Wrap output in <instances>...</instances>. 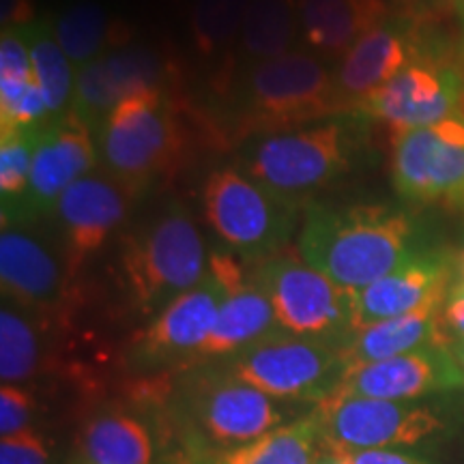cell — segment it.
<instances>
[{
	"label": "cell",
	"mask_w": 464,
	"mask_h": 464,
	"mask_svg": "<svg viewBox=\"0 0 464 464\" xmlns=\"http://www.w3.org/2000/svg\"><path fill=\"white\" fill-rule=\"evenodd\" d=\"M34 411H37V402L24 385H3L0 390V434L3 439L31 430Z\"/></svg>",
	"instance_id": "d6a6232c"
},
{
	"label": "cell",
	"mask_w": 464,
	"mask_h": 464,
	"mask_svg": "<svg viewBox=\"0 0 464 464\" xmlns=\"http://www.w3.org/2000/svg\"><path fill=\"white\" fill-rule=\"evenodd\" d=\"M0 9H3V14H0L3 31H7V28L26 26L37 20L31 0H3V7Z\"/></svg>",
	"instance_id": "8d00e7d4"
},
{
	"label": "cell",
	"mask_w": 464,
	"mask_h": 464,
	"mask_svg": "<svg viewBox=\"0 0 464 464\" xmlns=\"http://www.w3.org/2000/svg\"><path fill=\"white\" fill-rule=\"evenodd\" d=\"M464 110V75L440 52L417 58L359 106L357 114L381 121L392 131L417 130Z\"/></svg>",
	"instance_id": "7c38bea8"
},
{
	"label": "cell",
	"mask_w": 464,
	"mask_h": 464,
	"mask_svg": "<svg viewBox=\"0 0 464 464\" xmlns=\"http://www.w3.org/2000/svg\"><path fill=\"white\" fill-rule=\"evenodd\" d=\"M224 297V282L208 269L205 280L170 301L136 335L131 342V363L140 370H161L170 365L191 368L218 321Z\"/></svg>",
	"instance_id": "4fadbf2b"
},
{
	"label": "cell",
	"mask_w": 464,
	"mask_h": 464,
	"mask_svg": "<svg viewBox=\"0 0 464 464\" xmlns=\"http://www.w3.org/2000/svg\"><path fill=\"white\" fill-rule=\"evenodd\" d=\"M451 290H462L464 293V252L456 254V284Z\"/></svg>",
	"instance_id": "f35d334b"
},
{
	"label": "cell",
	"mask_w": 464,
	"mask_h": 464,
	"mask_svg": "<svg viewBox=\"0 0 464 464\" xmlns=\"http://www.w3.org/2000/svg\"><path fill=\"white\" fill-rule=\"evenodd\" d=\"M312 415L329 450L413 448L450 428L437 406L346 396L338 392L314 404Z\"/></svg>",
	"instance_id": "30bf717a"
},
{
	"label": "cell",
	"mask_w": 464,
	"mask_h": 464,
	"mask_svg": "<svg viewBox=\"0 0 464 464\" xmlns=\"http://www.w3.org/2000/svg\"><path fill=\"white\" fill-rule=\"evenodd\" d=\"M121 265L138 310L158 314L179 295L205 280L208 254L188 208L172 202L127 239Z\"/></svg>",
	"instance_id": "5b68a950"
},
{
	"label": "cell",
	"mask_w": 464,
	"mask_h": 464,
	"mask_svg": "<svg viewBox=\"0 0 464 464\" xmlns=\"http://www.w3.org/2000/svg\"><path fill=\"white\" fill-rule=\"evenodd\" d=\"M249 269L274 305L284 332L329 342L340 351L353 338V290L340 288L293 254H276L249 265Z\"/></svg>",
	"instance_id": "ba28073f"
},
{
	"label": "cell",
	"mask_w": 464,
	"mask_h": 464,
	"mask_svg": "<svg viewBox=\"0 0 464 464\" xmlns=\"http://www.w3.org/2000/svg\"><path fill=\"white\" fill-rule=\"evenodd\" d=\"M445 301H432L409 314L359 329L342 346L346 368L406 355V353L420 351L423 346L445 344L443 329H440V310H443Z\"/></svg>",
	"instance_id": "cb8c5ba5"
},
{
	"label": "cell",
	"mask_w": 464,
	"mask_h": 464,
	"mask_svg": "<svg viewBox=\"0 0 464 464\" xmlns=\"http://www.w3.org/2000/svg\"><path fill=\"white\" fill-rule=\"evenodd\" d=\"M321 464H351L346 460V458H342L338 454H334V451H329L327 456H324V460Z\"/></svg>",
	"instance_id": "60d3db41"
},
{
	"label": "cell",
	"mask_w": 464,
	"mask_h": 464,
	"mask_svg": "<svg viewBox=\"0 0 464 464\" xmlns=\"http://www.w3.org/2000/svg\"><path fill=\"white\" fill-rule=\"evenodd\" d=\"M448 351L451 359H454L458 370H460L462 374V381H464V340H451L448 342Z\"/></svg>",
	"instance_id": "74e56055"
},
{
	"label": "cell",
	"mask_w": 464,
	"mask_h": 464,
	"mask_svg": "<svg viewBox=\"0 0 464 464\" xmlns=\"http://www.w3.org/2000/svg\"><path fill=\"white\" fill-rule=\"evenodd\" d=\"M392 181L411 205L464 213V110L434 125L393 133Z\"/></svg>",
	"instance_id": "8fae6325"
},
{
	"label": "cell",
	"mask_w": 464,
	"mask_h": 464,
	"mask_svg": "<svg viewBox=\"0 0 464 464\" xmlns=\"http://www.w3.org/2000/svg\"><path fill=\"white\" fill-rule=\"evenodd\" d=\"M75 464H153L155 439L140 415L125 409L97 411L80 428Z\"/></svg>",
	"instance_id": "d4e9b609"
},
{
	"label": "cell",
	"mask_w": 464,
	"mask_h": 464,
	"mask_svg": "<svg viewBox=\"0 0 464 464\" xmlns=\"http://www.w3.org/2000/svg\"><path fill=\"white\" fill-rule=\"evenodd\" d=\"M387 17L385 0H299L301 39L316 56L342 58Z\"/></svg>",
	"instance_id": "7402d4cb"
},
{
	"label": "cell",
	"mask_w": 464,
	"mask_h": 464,
	"mask_svg": "<svg viewBox=\"0 0 464 464\" xmlns=\"http://www.w3.org/2000/svg\"><path fill=\"white\" fill-rule=\"evenodd\" d=\"M54 123L33 73L22 28L0 34V131L42 130Z\"/></svg>",
	"instance_id": "603a6c76"
},
{
	"label": "cell",
	"mask_w": 464,
	"mask_h": 464,
	"mask_svg": "<svg viewBox=\"0 0 464 464\" xmlns=\"http://www.w3.org/2000/svg\"><path fill=\"white\" fill-rule=\"evenodd\" d=\"M451 5H454L458 14H460L464 17V0H451Z\"/></svg>",
	"instance_id": "b9f144b4"
},
{
	"label": "cell",
	"mask_w": 464,
	"mask_h": 464,
	"mask_svg": "<svg viewBox=\"0 0 464 464\" xmlns=\"http://www.w3.org/2000/svg\"><path fill=\"white\" fill-rule=\"evenodd\" d=\"M42 130H20L0 133V213L3 228H15L24 205L28 181H31L33 160Z\"/></svg>",
	"instance_id": "4dcf8cb0"
},
{
	"label": "cell",
	"mask_w": 464,
	"mask_h": 464,
	"mask_svg": "<svg viewBox=\"0 0 464 464\" xmlns=\"http://www.w3.org/2000/svg\"><path fill=\"white\" fill-rule=\"evenodd\" d=\"M202 208L208 228L247 265L282 254L299 222V208L276 198L239 166H222L208 174Z\"/></svg>",
	"instance_id": "52a82bcc"
},
{
	"label": "cell",
	"mask_w": 464,
	"mask_h": 464,
	"mask_svg": "<svg viewBox=\"0 0 464 464\" xmlns=\"http://www.w3.org/2000/svg\"><path fill=\"white\" fill-rule=\"evenodd\" d=\"M420 230L392 205H318L305 208L299 254L344 290H362L420 256Z\"/></svg>",
	"instance_id": "6da1fadb"
},
{
	"label": "cell",
	"mask_w": 464,
	"mask_h": 464,
	"mask_svg": "<svg viewBox=\"0 0 464 464\" xmlns=\"http://www.w3.org/2000/svg\"><path fill=\"white\" fill-rule=\"evenodd\" d=\"M72 271L56 252L24 228H3L0 284L3 299L44 316L61 310Z\"/></svg>",
	"instance_id": "44dd1931"
},
{
	"label": "cell",
	"mask_w": 464,
	"mask_h": 464,
	"mask_svg": "<svg viewBox=\"0 0 464 464\" xmlns=\"http://www.w3.org/2000/svg\"><path fill=\"white\" fill-rule=\"evenodd\" d=\"M224 368L284 404H318L338 392L346 362L340 346L280 329L230 357Z\"/></svg>",
	"instance_id": "9c48e42d"
},
{
	"label": "cell",
	"mask_w": 464,
	"mask_h": 464,
	"mask_svg": "<svg viewBox=\"0 0 464 464\" xmlns=\"http://www.w3.org/2000/svg\"><path fill=\"white\" fill-rule=\"evenodd\" d=\"M430 39L417 22L387 17L340 58L334 69L335 89L344 112H357L372 92L409 67L417 58L434 52Z\"/></svg>",
	"instance_id": "5bb4252c"
},
{
	"label": "cell",
	"mask_w": 464,
	"mask_h": 464,
	"mask_svg": "<svg viewBox=\"0 0 464 464\" xmlns=\"http://www.w3.org/2000/svg\"><path fill=\"white\" fill-rule=\"evenodd\" d=\"M100 166L95 131L67 112L45 127L33 160L31 181L15 228L54 216L58 200L75 181Z\"/></svg>",
	"instance_id": "2e32d148"
},
{
	"label": "cell",
	"mask_w": 464,
	"mask_h": 464,
	"mask_svg": "<svg viewBox=\"0 0 464 464\" xmlns=\"http://www.w3.org/2000/svg\"><path fill=\"white\" fill-rule=\"evenodd\" d=\"M174 423L194 464H211L286 423L288 404L247 385L226 368L196 370L177 387Z\"/></svg>",
	"instance_id": "3957f363"
},
{
	"label": "cell",
	"mask_w": 464,
	"mask_h": 464,
	"mask_svg": "<svg viewBox=\"0 0 464 464\" xmlns=\"http://www.w3.org/2000/svg\"><path fill=\"white\" fill-rule=\"evenodd\" d=\"M456 284V254L421 252L390 276L353 290V323L355 332L368 324L409 314L417 307L445 301Z\"/></svg>",
	"instance_id": "ac0fdd59"
},
{
	"label": "cell",
	"mask_w": 464,
	"mask_h": 464,
	"mask_svg": "<svg viewBox=\"0 0 464 464\" xmlns=\"http://www.w3.org/2000/svg\"><path fill=\"white\" fill-rule=\"evenodd\" d=\"M402 3L417 5V7H432V5H443V3H451V0H402Z\"/></svg>",
	"instance_id": "ab89813d"
},
{
	"label": "cell",
	"mask_w": 464,
	"mask_h": 464,
	"mask_svg": "<svg viewBox=\"0 0 464 464\" xmlns=\"http://www.w3.org/2000/svg\"><path fill=\"white\" fill-rule=\"evenodd\" d=\"M249 0H196L191 37L202 56L213 58L237 45Z\"/></svg>",
	"instance_id": "1f68e13d"
},
{
	"label": "cell",
	"mask_w": 464,
	"mask_h": 464,
	"mask_svg": "<svg viewBox=\"0 0 464 464\" xmlns=\"http://www.w3.org/2000/svg\"><path fill=\"white\" fill-rule=\"evenodd\" d=\"M208 269L224 282L226 297L219 307L218 321L191 368L211 359L239 355L241 351L282 329L277 324L274 305L254 280L246 260L235 256L228 249H219L208 254Z\"/></svg>",
	"instance_id": "9a60e30c"
},
{
	"label": "cell",
	"mask_w": 464,
	"mask_h": 464,
	"mask_svg": "<svg viewBox=\"0 0 464 464\" xmlns=\"http://www.w3.org/2000/svg\"><path fill=\"white\" fill-rule=\"evenodd\" d=\"M365 121L362 114L346 112L295 130L249 136L239 150V168L301 211L355 168Z\"/></svg>",
	"instance_id": "7a4b0ae2"
},
{
	"label": "cell",
	"mask_w": 464,
	"mask_h": 464,
	"mask_svg": "<svg viewBox=\"0 0 464 464\" xmlns=\"http://www.w3.org/2000/svg\"><path fill=\"white\" fill-rule=\"evenodd\" d=\"M103 172L136 194L177 164L181 130L164 89H144L114 106L95 130Z\"/></svg>",
	"instance_id": "8992f818"
},
{
	"label": "cell",
	"mask_w": 464,
	"mask_h": 464,
	"mask_svg": "<svg viewBox=\"0 0 464 464\" xmlns=\"http://www.w3.org/2000/svg\"><path fill=\"white\" fill-rule=\"evenodd\" d=\"M42 365V335L31 312L3 299L0 310V379L3 385H24Z\"/></svg>",
	"instance_id": "f1b7e54d"
},
{
	"label": "cell",
	"mask_w": 464,
	"mask_h": 464,
	"mask_svg": "<svg viewBox=\"0 0 464 464\" xmlns=\"http://www.w3.org/2000/svg\"><path fill=\"white\" fill-rule=\"evenodd\" d=\"M440 329H443L445 344L451 340H464V293L451 290L443 310H440Z\"/></svg>",
	"instance_id": "d590c367"
},
{
	"label": "cell",
	"mask_w": 464,
	"mask_h": 464,
	"mask_svg": "<svg viewBox=\"0 0 464 464\" xmlns=\"http://www.w3.org/2000/svg\"><path fill=\"white\" fill-rule=\"evenodd\" d=\"M20 28L24 31L34 80L42 89L52 119H61L72 110L75 69L58 44L52 17H37L31 24Z\"/></svg>",
	"instance_id": "83f0119b"
},
{
	"label": "cell",
	"mask_w": 464,
	"mask_h": 464,
	"mask_svg": "<svg viewBox=\"0 0 464 464\" xmlns=\"http://www.w3.org/2000/svg\"><path fill=\"white\" fill-rule=\"evenodd\" d=\"M127 207L130 191L103 174H86L61 196L54 216L72 276L119 230L127 218Z\"/></svg>",
	"instance_id": "ffe728a7"
},
{
	"label": "cell",
	"mask_w": 464,
	"mask_h": 464,
	"mask_svg": "<svg viewBox=\"0 0 464 464\" xmlns=\"http://www.w3.org/2000/svg\"><path fill=\"white\" fill-rule=\"evenodd\" d=\"M230 102L232 116L246 138L346 114L334 72L310 50H293L239 69L232 80Z\"/></svg>",
	"instance_id": "277c9868"
},
{
	"label": "cell",
	"mask_w": 464,
	"mask_h": 464,
	"mask_svg": "<svg viewBox=\"0 0 464 464\" xmlns=\"http://www.w3.org/2000/svg\"><path fill=\"white\" fill-rule=\"evenodd\" d=\"M351 464H428L420 458L393 450H329Z\"/></svg>",
	"instance_id": "e575fe53"
},
{
	"label": "cell",
	"mask_w": 464,
	"mask_h": 464,
	"mask_svg": "<svg viewBox=\"0 0 464 464\" xmlns=\"http://www.w3.org/2000/svg\"><path fill=\"white\" fill-rule=\"evenodd\" d=\"M52 28L73 69L89 65L110 50L108 44L112 28H110L108 14L102 5L91 3V0L75 3L52 17Z\"/></svg>",
	"instance_id": "f546056e"
},
{
	"label": "cell",
	"mask_w": 464,
	"mask_h": 464,
	"mask_svg": "<svg viewBox=\"0 0 464 464\" xmlns=\"http://www.w3.org/2000/svg\"><path fill=\"white\" fill-rule=\"evenodd\" d=\"M50 451L42 434L33 428L0 440V464H48Z\"/></svg>",
	"instance_id": "836d02e7"
},
{
	"label": "cell",
	"mask_w": 464,
	"mask_h": 464,
	"mask_svg": "<svg viewBox=\"0 0 464 464\" xmlns=\"http://www.w3.org/2000/svg\"><path fill=\"white\" fill-rule=\"evenodd\" d=\"M301 37L299 0H249L237 52V67H249L293 52V44Z\"/></svg>",
	"instance_id": "484cf974"
},
{
	"label": "cell",
	"mask_w": 464,
	"mask_h": 464,
	"mask_svg": "<svg viewBox=\"0 0 464 464\" xmlns=\"http://www.w3.org/2000/svg\"><path fill=\"white\" fill-rule=\"evenodd\" d=\"M144 89H164V63L140 45L110 48L97 61L75 69L69 112L95 131L114 106Z\"/></svg>",
	"instance_id": "d6986e66"
},
{
	"label": "cell",
	"mask_w": 464,
	"mask_h": 464,
	"mask_svg": "<svg viewBox=\"0 0 464 464\" xmlns=\"http://www.w3.org/2000/svg\"><path fill=\"white\" fill-rule=\"evenodd\" d=\"M454 390H464L460 370L448 344H432L381 362L348 365L338 393L415 402L417 398Z\"/></svg>",
	"instance_id": "e0dca14e"
},
{
	"label": "cell",
	"mask_w": 464,
	"mask_h": 464,
	"mask_svg": "<svg viewBox=\"0 0 464 464\" xmlns=\"http://www.w3.org/2000/svg\"><path fill=\"white\" fill-rule=\"evenodd\" d=\"M329 454L314 415L297 417L271 432L218 456L211 464H321Z\"/></svg>",
	"instance_id": "4316f807"
}]
</instances>
